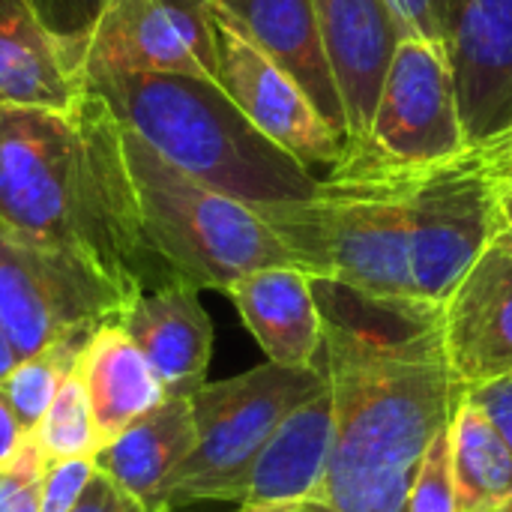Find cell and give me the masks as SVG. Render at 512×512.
<instances>
[{
	"label": "cell",
	"instance_id": "6da1fadb",
	"mask_svg": "<svg viewBox=\"0 0 512 512\" xmlns=\"http://www.w3.org/2000/svg\"><path fill=\"white\" fill-rule=\"evenodd\" d=\"M333 387V453L321 504L333 512H408L435 435L465 390L441 342V303L372 297L312 279Z\"/></svg>",
	"mask_w": 512,
	"mask_h": 512
},
{
	"label": "cell",
	"instance_id": "7a4b0ae2",
	"mask_svg": "<svg viewBox=\"0 0 512 512\" xmlns=\"http://www.w3.org/2000/svg\"><path fill=\"white\" fill-rule=\"evenodd\" d=\"M0 231L90 264L129 306L177 279L150 249L123 126L87 90L75 108H0Z\"/></svg>",
	"mask_w": 512,
	"mask_h": 512
},
{
	"label": "cell",
	"instance_id": "3957f363",
	"mask_svg": "<svg viewBox=\"0 0 512 512\" xmlns=\"http://www.w3.org/2000/svg\"><path fill=\"white\" fill-rule=\"evenodd\" d=\"M114 117L192 180L246 204L267 225L318 192V177L273 144L219 87L195 75H93Z\"/></svg>",
	"mask_w": 512,
	"mask_h": 512
},
{
	"label": "cell",
	"instance_id": "277c9868",
	"mask_svg": "<svg viewBox=\"0 0 512 512\" xmlns=\"http://www.w3.org/2000/svg\"><path fill=\"white\" fill-rule=\"evenodd\" d=\"M408 174L342 156L318 192L282 210L270 228L312 279L372 297H417L408 264Z\"/></svg>",
	"mask_w": 512,
	"mask_h": 512
},
{
	"label": "cell",
	"instance_id": "5b68a950",
	"mask_svg": "<svg viewBox=\"0 0 512 512\" xmlns=\"http://www.w3.org/2000/svg\"><path fill=\"white\" fill-rule=\"evenodd\" d=\"M123 153L144 237L177 279L198 291L228 294L255 270L297 267L288 246L255 210L192 180L129 126H123Z\"/></svg>",
	"mask_w": 512,
	"mask_h": 512
},
{
	"label": "cell",
	"instance_id": "8992f818",
	"mask_svg": "<svg viewBox=\"0 0 512 512\" xmlns=\"http://www.w3.org/2000/svg\"><path fill=\"white\" fill-rule=\"evenodd\" d=\"M327 384V366L276 363L204 384L192 396L195 447L165 480L156 512L198 501H243L249 471L279 423Z\"/></svg>",
	"mask_w": 512,
	"mask_h": 512
},
{
	"label": "cell",
	"instance_id": "52a82bcc",
	"mask_svg": "<svg viewBox=\"0 0 512 512\" xmlns=\"http://www.w3.org/2000/svg\"><path fill=\"white\" fill-rule=\"evenodd\" d=\"M408 264L414 294L444 303L498 237L495 177L480 147L411 171L405 180Z\"/></svg>",
	"mask_w": 512,
	"mask_h": 512
},
{
	"label": "cell",
	"instance_id": "ba28073f",
	"mask_svg": "<svg viewBox=\"0 0 512 512\" xmlns=\"http://www.w3.org/2000/svg\"><path fill=\"white\" fill-rule=\"evenodd\" d=\"M465 150L447 48L405 33L384 72L369 132L360 144H348L345 156L387 171H420Z\"/></svg>",
	"mask_w": 512,
	"mask_h": 512
},
{
	"label": "cell",
	"instance_id": "9c48e42d",
	"mask_svg": "<svg viewBox=\"0 0 512 512\" xmlns=\"http://www.w3.org/2000/svg\"><path fill=\"white\" fill-rule=\"evenodd\" d=\"M123 297L90 264L0 231V324L21 360L117 321Z\"/></svg>",
	"mask_w": 512,
	"mask_h": 512
},
{
	"label": "cell",
	"instance_id": "30bf717a",
	"mask_svg": "<svg viewBox=\"0 0 512 512\" xmlns=\"http://www.w3.org/2000/svg\"><path fill=\"white\" fill-rule=\"evenodd\" d=\"M135 72L219 81L213 0H102L84 27V75Z\"/></svg>",
	"mask_w": 512,
	"mask_h": 512
},
{
	"label": "cell",
	"instance_id": "8fae6325",
	"mask_svg": "<svg viewBox=\"0 0 512 512\" xmlns=\"http://www.w3.org/2000/svg\"><path fill=\"white\" fill-rule=\"evenodd\" d=\"M216 36L219 87L234 99V105L303 168H333L345 156L348 141L321 117L309 93L219 15Z\"/></svg>",
	"mask_w": 512,
	"mask_h": 512
},
{
	"label": "cell",
	"instance_id": "7c38bea8",
	"mask_svg": "<svg viewBox=\"0 0 512 512\" xmlns=\"http://www.w3.org/2000/svg\"><path fill=\"white\" fill-rule=\"evenodd\" d=\"M441 342L459 387L512 375V240L498 234L441 303Z\"/></svg>",
	"mask_w": 512,
	"mask_h": 512
},
{
	"label": "cell",
	"instance_id": "4fadbf2b",
	"mask_svg": "<svg viewBox=\"0 0 512 512\" xmlns=\"http://www.w3.org/2000/svg\"><path fill=\"white\" fill-rule=\"evenodd\" d=\"M447 54L468 147L512 132V0H465Z\"/></svg>",
	"mask_w": 512,
	"mask_h": 512
},
{
	"label": "cell",
	"instance_id": "5bb4252c",
	"mask_svg": "<svg viewBox=\"0 0 512 512\" xmlns=\"http://www.w3.org/2000/svg\"><path fill=\"white\" fill-rule=\"evenodd\" d=\"M87 90L84 30H54L36 0H0V108L63 111Z\"/></svg>",
	"mask_w": 512,
	"mask_h": 512
},
{
	"label": "cell",
	"instance_id": "9a60e30c",
	"mask_svg": "<svg viewBox=\"0 0 512 512\" xmlns=\"http://www.w3.org/2000/svg\"><path fill=\"white\" fill-rule=\"evenodd\" d=\"M312 6L342 93L348 144H360L405 27L390 0H312Z\"/></svg>",
	"mask_w": 512,
	"mask_h": 512
},
{
	"label": "cell",
	"instance_id": "2e32d148",
	"mask_svg": "<svg viewBox=\"0 0 512 512\" xmlns=\"http://www.w3.org/2000/svg\"><path fill=\"white\" fill-rule=\"evenodd\" d=\"M117 324L147 357L165 399H192L207 384L213 321L195 285L171 279L150 288L120 312Z\"/></svg>",
	"mask_w": 512,
	"mask_h": 512
},
{
	"label": "cell",
	"instance_id": "e0dca14e",
	"mask_svg": "<svg viewBox=\"0 0 512 512\" xmlns=\"http://www.w3.org/2000/svg\"><path fill=\"white\" fill-rule=\"evenodd\" d=\"M213 12L285 69L309 93L321 117L348 141L342 93L312 0H213Z\"/></svg>",
	"mask_w": 512,
	"mask_h": 512
},
{
	"label": "cell",
	"instance_id": "ac0fdd59",
	"mask_svg": "<svg viewBox=\"0 0 512 512\" xmlns=\"http://www.w3.org/2000/svg\"><path fill=\"white\" fill-rule=\"evenodd\" d=\"M246 330L267 363L288 369H318L324 363V324L303 267H264L228 288Z\"/></svg>",
	"mask_w": 512,
	"mask_h": 512
},
{
	"label": "cell",
	"instance_id": "d6986e66",
	"mask_svg": "<svg viewBox=\"0 0 512 512\" xmlns=\"http://www.w3.org/2000/svg\"><path fill=\"white\" fill-rule=\"evenodd\" d=\"M333 453V387L327 384L297 405L255 459L240 507L321 501Z\"/></svg>",
	"mask_w": 512,
	"mask_h": 512
},
{
	"label": "cell",
	"instance_id": "ffe728a7",
	"mask_svg": "<svg viewBox=\"0 0 512 512\" xmlns=\"http://www.w3.org/2000/svg\"><path fill=\"white\" fill-rule=\"evenodd\" d=\"M78 375L102 447L117 441L138 417L165 399L147 357L117 321L102 324L90 336L78 357Z\"/></svg>",
	"mask_w": 512,
	"mask_h": 512
},
{
	"label": "cell",
	"instance_id": "44dd1931",
	"mask_svg": "<svg viewBox=\"0 0 512 512\" xmlns=\"http://www.w3.org/2000/svg\"><path fill=\"white\" fill-rule=\"evenodd\" d=\"M195 447L192 399H162L117 441L96 453V468L156 512L165 480Z\"/></svg>",
	"mask_w": 512,
	"mask_h": 512
},
{
	"label": "cell",
	"instance_id": "7402d4cb",
	"mask_svg": "<svg viewBox=\"0 0 512 512\" xmlns=\"http://www.w3.org/2000/svg\"><path fill=\"white\" fill-rule=\"evenodd\" d=\"M456 512H504L512 504V450L468 399L450 420Z\"/></svg>",
	"mask_w": 512,
	"mask_h": 512
},
{
	"label": "cell",
	"instance_id": "603a6c76",
	"mask_svg": "<svg viewBox=\"0 0 512 512\" xmlns=\"http://www.w3.org/2000/svg\"><path fill=\"white\" fill-rule=\"evenodd\" d=\"M87 342L90 339H66L30 360H21L12 369V375L0 384L24 435L36 432V426L42 423L45 411L54 402L63 378L78 369V357Z\"/></svg>",
	"mask_w": 512,
	"mask_h": 512
},
{
	"label": "cell",
	"instance_id": "cb8c5ba5",
	"mask_svg": "<svg viewBox=\"0 0 512 512\" xmlns=\"http://www.w3.org/2000/svg\"><path fill=\"white\" fill-rule=\"evenodd\" d=\"M33 441L48 459H96L102 450L78 369L63 378L51 408L33 432Z\"/></svg>",
	"mask_w": 512,
	"mask_h": 512
},
{
	"label": "cell",
	"instance_id": "d4e9b609",
	"mask_svg": "<svg viewBox=\"0 0 512 512\" xmlns=\"http://www.w3.org/2000/svg\"><path fill=\"white\" fill-rule=\"evenodd\" d=\"M48 456L24 435L21 447L6 465H0V512H42V480Z\"/></svg>",
	"mask_w": 512,
	"mask_h": 512
},
{
	"label": "cell",
	"instance_id": "484cf974",
	"mask_svg": "<svg viewBox=\"0 0 512 512\" xmlns=\"http://www.w3.org/2000/svg\"><path fill=\"white\" fill-rule=\"evenodd\" d=\"M96 471V459H48L42 480V512H72Z\"/></svg>",
	"mask_w": 512,
	"mask_h": 512
},
{
	"label": "cell",
	"instance_id": "4316f807",
	"mask_svg": "<svg viewBox=\"0 0 512 512\" xmlns=\"http://www.w3.org/2000/svg\"><path fill=\"white\" fill-rule=\"evenodd\" d=\"M465 0H390L405 33H417L447 48L453 24Z\"/></svg>",
	"mask_w": 512,
	"mask_h": 512
},
{
	"label": "cell",
	"instance_id": "83f0119b",
	"mask_svg": "<svg viewBox=\"0 0 512 512\" xmlns=\"http://www.w3.org/2000/svg\"><path fill=\"white\" fill-rule=\"evenodd\" d=\"M72 512H150L135 495H129L123 486H117L108 474L96 471L87 489L81 492Z\"/></svg>",
	"mask_w": 512,
	"mask_h": 512
},
{
	"label": "cell",
	"instance_id": "f1b7e54d",
	"mask_svg": "<svg viewBox=\"0 0 512 512\" xmlns=\"http://www.w3.org/2000/svg\"><path fill=\"white\" fill-rule=\"evenodd\" d=\"M465 399L474 402L489 417V423L498 429V435L507 441V447L512 450V375L498 378L492 384H483L477 390H468Z\"/></svg>",
	"mask_w": 512,
	"mask_h": 512
},
{
	"label": "cell",
	"instance_id": "f546056e",
	"mask_svg": "<svg viewBox=\"0 0 512 512\" xmlns=\"http://www.w3.org/2000/svg\"><path fill=\"white\" fill-rule=\"evenodd\" d=\"M492 168V165H489ZM495 177V216H498V234H512V165L492 168Z\"/></svg>",
	"mask_w": 512,
	"mask_h": 512
},
{
	"label": "cell",
	"instance_id": "4dcf8cb0",
	"mask_svg": "<svg viewBox=\"0 0 512 512\" xmlns=\"http://www.w3.org/2000/svg\"><path fill=\"white\" fill-rule=\"evenodd\" d=\"M21 441H24V432H21L15 414H12V405L0 387V465H6L12 459V453L21 447Z\"/></svg>",
	"mask_w": 512,
	"mask_h": 512
},
{
	"label": "cell",
	"instance_id": "1f68e13d",
	"mask_svg": "<svg viewBox=\"0 0 512 512\" xmlns=\"http://www.w3.org/2000/svg\"><path fill=\"white\" fill-rule=\"evenodd\" d=\"M480 150L486 153L489 165H495V168H507V165H512V132L510 135H504V138H498V141L483 144Z\"/></svg>",
	"mask_w": 512,
	"mask_h": 512
},
{
	"label": "cell",
	"instance_id": "d6a6232c",
	"mask_svg": "<svg viewBox=\"0 0 512 512\" xmlns=\"http://www.w3.org/2000/svg\"><path fill=\"white\" fill-rule=\"evenodd\" d=\"M237 512H333L321 501H291V504H267V507H240Z\"/></svg>",
	"mask_w": 512,
	"mask_h": 512
},
{
	"label": "cell",
	"instance_id": "836d02e7",
	"mask_svg": "<svg viewBox=\"0 0 512 512\" xmlns=\"http://www.w3.org/2000/svg\"><path fill=\"white\" fill-rule=\"evenodd\" d=\"M15 366H18V357H15V351H12V345H9V339H6V330H3V324H0V384L12 375Z\"/></svg>",
	"mask_w": 512,
	"mask_h": 512
},
{
	"label": "cell",
	"instance_id": "e575fe53",
	"mask_svg": "<svg viewBox=\"0 0 512 512\" xmlns=\"http://www.w3.org/2000/svg\"><path fill=\"white\" fill-rule=\"evenodd\" d=\"M507 512H512V504H510V507H507Z\"/></svg>",
	"mask_w": 512,
	"mask_h": 512
},
{
	"label": "cell",
	"instance_id": "d590c367",
	"mask_svg": "<svg viewBox=\"0 0 512 512\" xmlns=\"http://www.w3.org/2000/svg\"><path fill=\"white\" fill-rule=\"evenodd\" d=\"M162 512H174V510H162Z\"/></svg>",
	"mask_w": 512,
	"mask_h": 512
},
{
	"label": "cell",
	"instance_id": "8d00e7d4",
	"mask_svg": "<svg viewBox=\"0 0 512 512\" xmlns=\"http://www.w3.org/2000/svg\"><path fill=\"white\" fill-rule=\"evenodd\" d=\"M507 237H510V240H512V234H507Z\"/></svg>",
	"mask_w": 512,
	"mask_h": 512
},
{
	"label": "cell",
	"instance_id": "74e56055",
	"mask_svg": "<svg viewBox=\"0 0 512 512\" xmlns=\"http://www.w3.org/2000/svg\"><path fill=\"white\" fill-rule=\"evenodd\" d=\"M492 168H495V165H492Z\"/></svg>",
	"mask_w": 512,
	"mask_h": 512
}]
</instances>
